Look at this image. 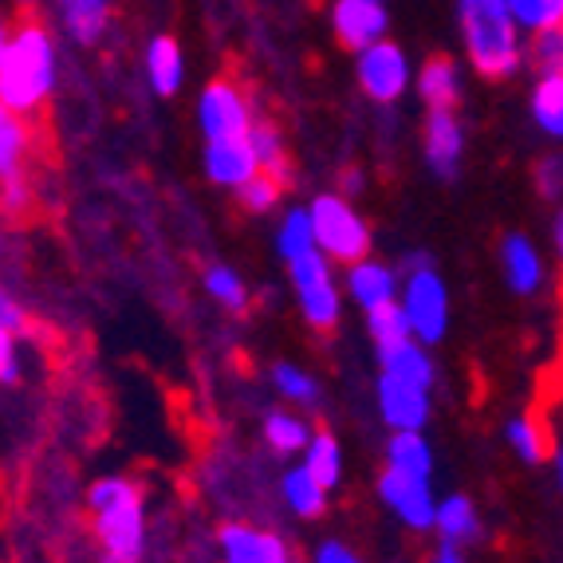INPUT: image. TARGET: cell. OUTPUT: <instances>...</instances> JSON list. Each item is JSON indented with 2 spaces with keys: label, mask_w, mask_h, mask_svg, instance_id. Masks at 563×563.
Listing matches in <instances>:
<instances>
[{
  "label": "cell",
  "mask_w": 563,
  "mask_h": 563,
  "mask_svg": "<svg viewBox=\"0 0 563 563\" xmlns=\"http://www.w3.org/2000/svg\"><path fill=\"white\" fill-rule=\"evenodd\" d=\"M87 508H91L95 540H99V563H139L146 548L142 488L126 477H103L87 493Z\"/></svg>",
  "instance_id": "obj_1"
},
{
  "label": "cell",
  "mask_w": 563,
  "mask_h": 563,
  "mask_svg": "<svg viewBox=\"0 0 563 563\" xmlns=\"http://www.w3.org/2000/svg\"><path fill=\"white\" fill-rule=\"evenodd\" d=\"M56 87V47L36 20H24L9 36V52L0 59V107L32 114Z\"/></svg>",
  "instance_id": "obj_2"
},
{
  "label": "cell",
  "mask_w": 563,
  "mask_h": 563,
  "mask_svg": "<svg viewBox=\"0 0 563 563\" xmlns=\"http://www.w3.org/2000/svg\"><path fill=\"white\" fill-rule=\"evenodd\" d=\"M461 36L477 76L508 79L525 64V40L505 0H461Z\"/></svg>",
  "instance_id": "obj_3"
},
{
  "label": "cell",
  "mask_w": 563,
  "mask_h": 563,
  "mask_svg": "<svg viewBox=\"0 0 563 563\" xmlns=\"http://www.w3.org/2000/svg\"><path fill=\"white\" fill-rule=\"evenodd\" d=\"M308 221H311V236H316V249L328 261L355 264L371 253V225H366L363 213L347 198L320 194L308 206Z\"/></svg>",
  "instance_id": "obj_4"
},
{
  "label": "cell",
  "mask_w": 563,
  "mask_h": 563,
  "mask_svg": "<svg viewBox=\"0 0 563 563\" xmlns=\"http://www.w3.org/2000/svg\"><path fill=\"white\" fill-rule=\"evenodd\" d=\"M398 308H402L406 323H410V335L422 347L442 343L445 331H450V288L430 264L413 268L406 276V284H398Z\"/></svg>",
  "instance_id": "obj_5"
},
{
  "label": "cell",
  "mask_w": 563,
  "mask_h": 563,
  "mask_svg": "<svg viewBox=\"0 0 563 563\" xmlns=\"http://www.w3.org/2000/svg\"><path fill=\"white\" fill-rule=\"evenodd\" d=\"M291 273V288H296V300H300L303 320L316 331H331L339 323V311H343V300H339V284L331 276V261L311 249V253L296 256L288 264Z\"/></svg>",
  "instance_id": "obj_6"
},
{
  "label": "cell",
  "mask_w": 563,
  "mask_h": 563,
  "mask_svg": "<svg viewBox=\"0 0 563 563\" xmlns=\"http://www.w3.org/2000/svg\"><path fill=\"white\" fill-rule=\"evenodd\" d=\"M355 76H358V87H363L375 103H395V99L406 95V87H410V59H406L402 47L383 36L358 52Z\"/></svg>",
  "instance_id": "obj_7"
},
{
  "label": "cell",
  "mask_w": 563,
  "mask_h": 563,
  "mask_svg": "<svg viewBox=\"0 0 563 563\" xmlns=\"http://www.w3.org/2000/svg\"><path fill=\"white\" fill-rule=\"evenodd\" d=\"M198 122L206 139H236V134H249V126H253V107H249L236 84L213 79L198 99Z\"/></svg>",
  "instance_id": "obj_8"
},
{
  "label": "cell",
  "mask_w": 563,
  "mask_h": 563,
  "mask_svg": "<svg viewBox=\"0 0 563 563\" xmlns=\"http://www.w3.org/2000/svg\"><path fill=\"white\" fill-rule=\"evenodd\" d=\"M378 497H383L386 508H390L406 528H413V532H430L433 528L438 497H433L430 477H410V473L386 470L383 481H378Z\"/></svg>",
  "instance_id": "obj_9"
},
{
  "label": "cell",
  "mask_w": 563,
  "mask_h": 563,
  "mask_svg": "<svg viewBox=\"0 0 563 563\" xmlns=\"http://www.w3.org/2000/svg\"><path fill=\"white\" fill-rule=\"evenodd\" d=\"M331 29H335V36L343 47L363 52L366 44H375V40L386 36L390 16H386V9L375 4V0H335V9H331Z\"/></svg>",
  "instance_id": "obj_10"
},
{
  "label": "cell",
  "mask_w": 563,
  "mask_h": 563,
  "mask_svg": "<svg viewBox=\"0 0 563 563\" xmlns=\"http://www.w3.org/2000/svg\"><path fill=\"white\" fill-rule=\"evenodd\" d=\"M378 413L390 430H422L430 422V390L383 375L378 378Z\"/></svg>",
  "instance_id": "obj_11"
},
{
  "label": "cell",
  "mask_w": 563,
  "mask_h": 563,
  "mask_svg": "<svg viewBox=\"0 0 563 563\" xmlns=\"http://www.w3.org/2000/svg\"><path fill=\"white\" fill-rule=\"evenodd\" d=\"M217 540H221V563H291L280 536L261 532L253 525H225Z\"/></svg>",
  "instance_id": "obj_12"
},
{
  "label": "cell",
  "mask_w": 563,
  "mask_h": 563,
  "mask_svg": "<svg viewBox=\"0 0 563 563\" xmlns=\"http://www.w3.org/2000/svg\"><path fill=\"white\" fill-rule=\"evenodd\" d=\"M206 174L213 186L241 189L256 174V154L244 134L236 139H209L206 142Z\"/></svg>",
  "instance_id": "obj_13"
},
{
  "label": "cell",
  "mask_w": 563,
  "mask_h": 563,
  "mask_svg": "<svg viewBox=\"0 0 563 563\" xmlns=\"http://www.w3.org/2000/svg\"><path fill=\"white\" fill-rule=\"evenodd\" d=\"M426 158H430L438 178H453L465 154V131L453 111H430L426 114V134H422Z\"/></svg>",
  "instance_id": "obj_14"
},
{
  "label": "cell",
  "mask_w": 563,
  "mask_h": 563,
  "mask_svg": "<svg viewBox=\"0 0 563 563\" xmlns=\"http://www.w3.org/2000/svg\"><path fill=\"white\" fill-rule=\"evenodd\" d=\"M347 291L363 311H375V308H383V303L398 300V276L390 264L363 256V261L347 264Z\"/></svg>",
  "instance_id": "obj_15"
},
{
  "label": "cell",
  "mask_w": 563,
  "mask_h": 563,
  "mask_svg": "<svg viewBox=\"0 0 563 563\" xmlns=\"http://www.w3.org/2000/svg\"><path fill=\"white\" fill-rule=\"evenodd\" d=\"M500 273H505L508 288L520 291V296H532L544 284V261H540V249L528 241L525 233H508L500 241Z\"/></svg>",
  "instance_id": "obj_16"
},
{
  "label": "cell",
  "mask_w": 563,
  "mask_h": 563,
  "mask_svg": "<svg viewBox=\"0 0 563 563\" xmlns=\"http://www.w3.org/2000/svg\"><path fill=\"white\" fill-rule=\"evenodd\" d=\"M378 358H383V375L398 378V383L418 386V390H430L433 378H438L430 351H426L418 339H406V343H398V347L378 351Z\"/></svg>",
  "instance_id": "obj_17"
},
{
  "label": "cell",
  "mask_w": 563,
  "mask_h": 563,
  "mask_svg": "<svg viewBox=\"0 0 563 563\" xmlns=\"http://www.w3.org/2000/svg\"><path fill=\"white\" fill-rule=\"evenodd\" d=\"M146 76H151V87L169 99V95L181 91V79H186V56L174 36H154L151 47H146Z\"/></svg>",
  "instance_id": "obj_18"
},
{
  "label": "cell",
  "mask_w": 563,
  "mask_h": 563,
  "mask_svg": "<svg viewBox=\"0 0 563 563\" xmlns=\"http://www.w3.org/2000/svg\"><path fill=\"white\" fill-rule=\"evenodd\" d=\"M418 95L426 99L430 111H453L461 99V76L457 64L450 56H433L430 64L418 71Z\"/></svg>",
  "instance_id": "obj_19"
},
{
  "label": "cell",
  "mask_w": 563,
  "mask_h": 563,
  "mask_svg": "<svg viewBox=\"0 0 563 563\" xmlns=\"http://www.w3.org/2000/svg\"><path fill=\"white\" fill-rule=\"evenodd\" d=\"M32 151V134L24 114L0 107V181L24 178V158Z\"/></svg>",
  "instance_id": "obj_20"
},
{
  "label": "cell",
  "mask_w": 563,
  "mask_h": 563,
  "mask_svg": "<svg viewBox=\"0 0 563 563\" xmlns=\"http://www.w3.org/2000/svg\"><path fill=\"white\" fill-rule=\"evenodd\" d=\"M433 528H438L442 540H450V544H470V540L481 536L477 505H473L470 497H461V493L438 500V508H433Z\"/></svg>",
  "instance_id": "obj_21"
},
{
  "label": "cell",
  "mask_w": 563,
  "mask_h": 563,
  "mask_svg": "<svg viewBox=\"0 0 563 563\" xmlns=\"http://www.w3.org/2000/svg\"><path fill=\"white\" fill-rule=\"evenodd\" d=\"M386 470L410 473V477H430L433 450L422 438V430H395V438L386 445Z\"/></svg>",
  "instance_id": "obj_22"
},
{
  "label": "cell",
  "mask_w": 563,
  "mask_h": 563,
  "mask_svg": "<svg viewBox=\"0 0 563 563\" xmlns=\"http://www.w3.org/2000/svg\"><path fill=\"white\" fill-rule=\"evenodd\" d=\"M249 146H253V154H256V169L261 174H268V178H276L280 186H288L291 181V166H288V151H284V139H280V131L276 126H268V122H256L253 119V126H249Z\"/></svg>",
  "instance_id": "obj_23"
},
{
  "label": "cell",
  "mask_w": 563,
  "mask_h": 563,
  "mask_svg": "<svg viewBox=\"0 0 563 563\" xmlns=\"http://www.w3.org/2000/svg\"><path fill=\"white\" fill-rule=\"evenodd\" d=\"M300 453H303V473L320 481L328 493L343 481V450H339L335 433H311Z\"/></svg>",
  "instance_id": "obj_24"
},
{
  "label": "cell",
  "mask_w": 563,
  "mask_h": 563,
  "mask_svg": "<svg viewBox=\"0 0 563 563\" xmlns=\"http://www.w3.org/2000/svg\"><path fill=\"white\" fill-rule=\"evenodd\" d=\"M280 493H284V500H288L291 512H296V517H303V520H316V517H323V512H328V488H323L316 477H308V473H303V465H296V470L284 473Z\"/></svg>",
  "instance_id": "obj_25"
},
{
  "label": "cell",
  "mask_w": 563,
  "mask_h": 563,
  "mask_svg": "<svg viewBox=\"0 0 563 563\" xmlns=\"http://www.w3.org/2000/svg\"><path fill=\"white\" fill-rule=\"evenodd\" d=\"M532 119L552 139L563 134V71H544L532 87Z\"/></svg>",
  "instance_id": "obj_26"
},
{
  "label": "cell",
  "mask_w": 563,
  "mask_h": 563,
  "mask_svg": "<svg viewBox=\"0 0 563 563\" xmlns=\"http://www.w3.org/2000/svg\"><path fill=\"white\" fill-rule=\"evenodd\" d=\"M64 4V24L79 44H95L107 32L111 4L107 0H59Z\"/></svg>",
  "instance_id": "obj_27"
},
{
  "label": "cell",
  "mask_w": 563,
  "mask_h": 563,
  "mask_svg": "<svg viewBox=\"0 0 563 563\" xmlns=\"http://www.w3.org/2000/svg\"><path fill=\"white\" fill-rule=\"evenodd\" d=\"M308 438H311V430H308V422H303L300 413L273 410L268 418H264V442L273 445L276 453H284V457L300 453L303 445H308Z\"/></svg>",
  "instance_id": "obj_28"
},
{
  "label": "cell",
  "mask_w": 563,
  "mask_h": 563,
  "mask_svg": "<svg viewBox=\"0 0 563 563\" xmlns=\"http://www.w3.org/2000/svg\"><path fill=\"white\" fill-rule=\"evenodd\" d=\"M505 9L520 32H548L563 24V0H505Z\"/></svg>",
  "instance_id": "obj_29"
},
{
  "label": "cell",
  "mask_w": 563,
  "mask_h": 563,
  "mask_svg": "<svg viewBox=\"0 0 563 563\" xmlns=\"http://www.w3.org/2000/svg\"><path fill=\"white\" fill-rule=\"evenodd\" d=\"M505 438L525 465H540V461L548 457V438H544V430H540V422H536L532 413L512 418V422L505 426Z\"/></svg>",
  "instance_id": "obj_30"
},
{
  "label": "cell",
  "mask_w": 563,
  "mask_h": 563,
  "mask_svg": "<svg viewBox=\"0 0 563 563\" xmlns=\"http://www.w3.org/2000/svg\"><path fill=\"white\" fill-rule=\"evenodd\" d=\"M366 331H371V339H375V347L386 351V347H398V343H406L410 335V323H406L402 308L395 303H383V308L366 311Z\"/></svg>",
  "instance_id": "obj_31"
},
{
  "label": "cell",
  "mask_w": 563,
  "mask_h": 563,
  "mask_svg": "<svg viewBox=\"0 0 563 563\" xmlns=\"http://www.w3.org/2000/svg\"><path fill=\"white\" fill-rule=\"evenodd\" d=\"M316 249V236H311L308 209H291L280 221V233H276V253L284 256V264H291L296 256L311 253Z\"/></svg>",
  "instance_id": "obj_32"
},
{
  "label": "cell",
  "mask_w": 563,
  "mask_h": 563,
  "mask_svg": "<svg viewBox=\"0 0 563 563\" xmlns=\"http://www.w3.org/2000/svg\"><path fill=\"white\" fill-rule=\"evenodd\" d=\"M273 383L276 390H280L288 402L296 406H316L320 402V383L308 375V371H300L296 363H276L273 366Z\"/></svg>",
  "instance_id": "obj_33"
},
{
  "label": "cell",
  "mask_w": 563,
  "mask_h": 563,
  "mask_svg": "<svg viewBox=\"0 0 563 563\" xmlns=\"http://www.w3.org/2000/svg\"><path fill=\"white\" fill-rule=\"evenodd\" d=\"M206 288H209V296L221 303V308H229V311L249 308V284H244L241 276L229 268V264H213V268H209Z\"/></svg>",
  "instance_id": "obj_34"
},
{
  "label": "cell",
  "mask_w": 563,
  "mask_h": 563,
  "mask_svg": "<svg viewBox=\"0 0 563 563\" xmlns=\"http://www.w3.org/2000/svg\"><path fill=\"white\" fill-rule=\"evenodd\" d=\"M280 194H284L280 181L268 178V174H261V169H256L253 178L236 189V198H241V206L249 209V213H273V209L280 206Z\"/></svg>",
  "instance_id": "obj_35"
},
{
  "label": "cell",
  "mask_w": 563,
  "mask_h": 563,
  "mask_svg": "<svg viewBox=\"0 0 563 563\" xmlns=\"http://www.w3.org/2000/svg\"><path fill=\"white\" fill-rule=\"evenodd\" d=\"M525 56L540 67V76H544V71H563V36H560V29L532 32V44L525 47Z\"/></svg>",
  "instance_id": "obj_36"
},
{
  "label": "cell",
  "mask_w": 563,
  "mask_h": 563,
  "mask_svg": "<svg viewBox=\"0 0 563 563\" xmlns=\"http://www.w3.org/2000/svg\"><path fill=\"white\" fill-rule=\"evenodd\" d=\"M20 378V351H16V335L0 328V383H16Z\"/></svg>",
  "instance_id": "obj_37"
},
{
  "label": "cell",
  "mask_w": 563,
  "mask_h": 563,
  "mask_svg": "<svg viewBox=\"0 0 563 563\" xmlns=\"http://www.w3.org/2000/svg\"><path fill=\"white\" fill-rule=\"evenodd\" d=\"M0 328L12 331V335H20V331L29 328V320H24V308H20V303L12 300L4 288H0Z\"/></svg>",
  "instance_id": "obj_38"
},
{
  "label": "cell",
  "mask_w": 563,
  "mask_h": 563,
  "mask_svg": "<svg viewBox=\"0 0 563 563\" xmlns=\"http://www.w3.org/2000/svg\"><path fill=\"white\" fill-rule=\"evenodd\" d=\"M311 563H363L355 552H351L347 544H339V540H328V544H320V552H316V560Z\"/></svg>",
  "instance_id": "obj_39"
},
{
  "label": "cell",
  "mask_w": 563,
  "mask_h": 563,
  "mask_svg": "<svg viewBox=\"0 0 563 563\" xmlns=\"http://www.w3.org/2000/svg\"><path fill=\"white\" fill-rule=\"evenodd\" d=\"M433 563H465V555H461V544H450V540H442V544H438V555H433Z\"/></svg>",
  "instance_id": "obj_40"
},
{
  "label": "cell",
  "mask_w": 563,
  "mask_h": 563,
  "mask_svg": "<svg viewBox=\"0 0 563 563\" xmlns=\"http://www.w3.org/2000/svg\"><path fill=\"white\" fill-rule=\"evenodd\" d=\"M358 189H363V174H358V169H347V174H343V194L355 198Z\"/></svg>",
  "instance_id": "obj_41"
},
{
  "label": "cell",
  "mask_w": 563,
  "mask_h": 563,
  "mask_svg": "<svg viewBox=\"0 0 563 563\" xmlns=\"http://www.w3.org/2000/svg\"><path fill=\"white\" fill-rule=\"evenodd\" d=\"M9 36H12V32L0 24V59H4V52H9Z\"/></svg>",
  "instance_id": "obj_42"
},
{
  "label": "cell",
  "mask_w": 563,
  "mask_h": 563,
  "mask_svg": "<svg viewBox=\"0 0 563 563\" xmlns=\"http://www.w3.org/2000/svg\"><path fill=\"white\" fill-rule=\"evenodd\" d=\"M375 4H386V0H375Z\"/></svg>",
  "instance_id": "obj_43"
}]
</instances>
